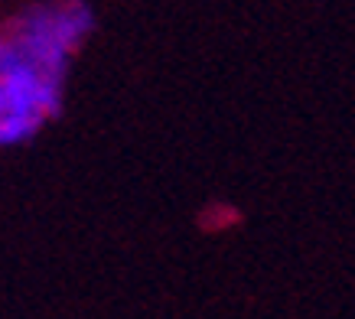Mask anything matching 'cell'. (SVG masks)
<instances>
[{
  "label": "cell",
  "instance_id": "obj_1",
  "mask_svg": "<svg viewBox=\"0 0 355 319\" xmlns=\"http://www.w3.org/2000/svg\"><path fill=\"white\" fill-rule=\"evenodd\" d=\"M95 23L92 0H40L0 23V150L59 117L72 59Z\"/></svg>",
  "mask_w": 355,
  "mask_h": 319
}]
</instances>
